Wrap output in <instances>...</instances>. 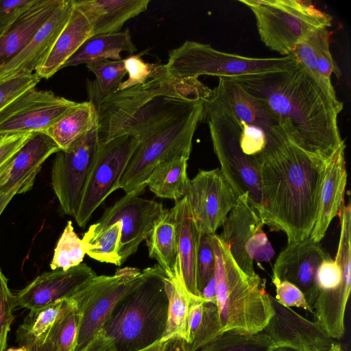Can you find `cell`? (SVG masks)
Segmentation results:
<instances>
[{
  "label": "cell",
  "instance_id": "obj_1",
  "mask_svg": "<svg viewBox=\"0 0 351 351\" xmlns=\"http://www.w3.org/2000/svg\"><path fill=\"white\" fill-rule=\"evenodd\" d=\"M265 101L292 144L328 161L343 144L338 115L343 105L300 62L284 70L228 77Z\"/></svg>",
  "mask_w": 351,
  "mask_h": 351
},
{
  "label": "cell",
  "instance_id": "obj_35",
  "mask_svg": "<svg viewBox=\"0 0 351 351\" xmlns=\"http://www.w3.org/2000/svg\"><path fill=\"white\" fill-rule=\"evenodd\" d=\"M274 348L271 339L263 331L244 334L228 330L219 333L197 351H272Z\"/></svg>",
  "mask_w": 351,
  "mask_h": 351
},
{
  "label": "cell",
  "instance_id": "obj_36",
  "mask_svg": "<svg viewBox=\"0 0 351 351\" xmlns=\"http://www.w3.org/2000/svg\"><path fill=\"white\" fill-rule=\"evenodd\" d=\"M95 247L94 245L80 239L74 231L72 221H68L54 249L50 267L52 270H67L77 266L87 252Z\"/></svg>",
  "mask_w": 351,
  "mask_h": 351
},
{
  "label": "cell",
  "instance_id": "obj_59",
  "mask_svg": "<svg viewBox=\"0 0 351 351\" xmlns=\"http://www.w3.org/2000/svg\"><path fill=\"white\" fill-rule=\"evenodd\" d=\"M6 351H27V350H26L25 348L20 346L19 348H10V349H8Z\"/></svg>",
  "mask_w": 351,
  "mask_h": 351
},
{
  "label": "cell",
  "instance_id": "obj_50",
  "mask_svg": "<svg viewBox=\"0 0 351 351\" xmlns=\"http://www.w3.org/2000/svg\"><path fill=\"white\" fill-rule=\"evenodd\" d=\"M32 133L0 134V172Z\"/></svg>",
  "mask_w": 351,
  "mask_h": 351
},
{
  "label": "cell",
  "instance_id": "obj_9",
  "mask_svg": "<svg viewBox=\"0 0 351 351\" xmlns=\"http://www.w3.org/2000/svg\"><path fill=\"white\" fill-rule=\"evenodd\" d=\"M341 232L335 259L330 256L319 265L316 274L318 289L313 305L315 322L333 339L345 332V312L351 289V210H341Z\"/></svg>",
  "mask_w": 351,
  "mask_h": 351
},
{
  "label": "cell",
  "instance_id": "obj_41",
  "mask_svg": "<svg viewBox=\"0 0 351 351\" xmlns=\"http://www.w3.org/2000/svg\"><path fill=\"white\" fill-rule=\"evenodd\" d=\"M221 332L218 310L215 302L205 300L200 324L189 344L186 343V351H197Z\"/></svg>",
  "mask_w": 351,
  "mask_h": 351
},
{
  "label": "cell",
  "instance_id": "obj_33",
  "mask_svg": "<svg viewBox=\"0 0 351 351\" xmlns=\"http://www.w3.org/2000/svg\"><path fill=\"white\" fill-rule=\"evenodd\" d=\"M188 160L180 156L160 165L147 181L149 190L160 198L175 202L183 198L189 180L186 171Z\"/></svg>",
  "mask_w": 351,
  "mask_h": 351
},
{
  "label": "cell",
  "instance_id": "obj_18",
  "mask_svg": "<svg viewBox=\"0 0 351 351\" xmlns=\"http://www.w3.org/2000/svg\"><path fill=\"white\" fill-rule=\"evenodd\" d=\"M330 256L310 237L287 244L274 265L273 276L298 287L312 308L317 295L316 274L322 262ZM313 310V309H312Z\"/></svg>",
  "mask_w": 351,
  "mask_h": 351
},
{
  "label": "cell",
  "instance_id": "obj_51",
  "mask_svg": "<svg viewBox=\"0 0 351 351\" xmlns=\"http://www.w3.org/2000/svg\"><path fill=\"white\" fill-rule=\"evenodd\" d=\"M166 341H160L141 351H162ZM80 351H117L101 330L98 331Z\"/></svg>",
  "mask_w": 351,
  "mask_h": 351
},
{
  "label": "cell",
  "instance_id": "obj_8",
  "mask_svg": "<svg viewBox=\"0 0 351 351\" xmlns=\"http://www.w3.org/2000/svg\"><path fill=\"white\" fill-rule=\"evenodd\" d=\"M253 12L261 41L283 56L312 32L332 25V16L307 1L298 0H239Z\"/></svg>",
  "mask_w": 351,
  "mask_h": 351
},
{
  "label": "cell",
  "instance_id": "obj_44",
  "mask_svg": "<svg viewBox=\"0 0 351 351\" xmlns=\"http://www.w3.org/2000/svg\"><path fill=\"white\" fill-rule=\"evenodd\" d=\"M14 295L8 287V279L0 269V351H5L8 334L14 319Z\"/></svg>",
  "mask_w": 351,
  "mask_h": 351
},
{
  "label": "cell",
  "instance_id": "obj_7",
  "mask_svg": "<svg viewBox=\"0 0 351 351\" xmlns=\"http://www.w3.org/2000/svg\"><path fill=\"white\" fill-rule=\"evenodd\" d=\"M204 117L202 101L191 112L171 119L141 137L140 144L121 177L119 189L125 194L134 193L139 195L160 165L177 157L189 158L193 136Z\"/></svg>",
  "mask_w": 351,
  "mask_h": 351
},
{
  "label": "cell",
  "instance_id": "obj_34",
  "mask_svg": "<svg viewBox=\"0 0 351 351\" xmlns=\"http://www.w3.org/2000/svg\"><path fill=\"white\" fill-rule=\"evenodd\" d=\"M66 301V299H64L29 311L16 331V341L19 346L45 343L51 328L61 315Z\"/></svg>",
  "mask_w": 351,
  "mask_h": 351
},
{
  "label": "cell",
  "instance_id": "obj_46",
  "mask_svg": "<svg viewBox=\"0 0 351 351\" xmlns=\"http://www.w3.org/2000/svg\"><path fill=\"white\" fill-rule=\"evenodd\" d=\"M239 122L241 128L240 147L243 153L259 162V158L267 145L266 133L261 128Z\"/></svg>",
  "mask_w": 351,
  "mask_h": 351
},
{
  "label": "cell",
  "instance_id": "obj_39",
  "mask_svg": "<svg viewBox=\"0 0 351 351\" xmlns=\"http://www.w3.org/2000/svg\"><path fill=\"white\" fill-rule=\"evenodd\" d=\"M86 65L96 77L95 83L101 98L107 97L117 92L127 73L123 59L103 60Z\"/></svg>",
  "mask_w": 351,
  "mask_h": 351
},
{
  "label": "cell",
  "instance_id": "obj_57",
  "mask_svg": "<svg viewBox=\"0 0 351 351\" xmlns=\"http://www.w3.org/2000/svg\"><path fill=\"white\" fill-rule=\"evenodd\" d=\"M311 351H343L341 344L339 342L333 344L330 348L323 350H311Z\"/></svg>",
  "mask_w": 351,
  "mask_h": 351
},
{
  "label": "cell",
  "instance_id": "obj_12",
  "mask_svg": "<svg viewBox=\"0 0 351 351\" xmlns=\"http://www.w3.org/2000/svg\"><path fill=\"white\" fill-rule=\"evenodd\" d=\"M140 144L135 135L123 134L101 143L99 153L73 215L80 228L86 226L95 210L114 191Z\"/></svg>",
  "mask_w": 351,
  "mask_h": 351
},
{
  "label": "cell",
  "instance_id": "obj_49",
  "mask_svg": "<svg viewBox=\"0 0 351 351\" xmlns=\"http://www.w3.org/2000/svg\"><path fill=\"white\" fill-rule=\"evenodd\" d=\"M37 0H0V33L11 26Z\"/></svg>",
  "mask_w": 351,
  "mask_h": 351
},
{
  "label": "cell",
  "instance_id": "obj_25",
  "mask_svg": "<svg viewBox=\"0 0 351 351\" xmlns=\"http://www.w3.org/2000/svg\"><path fill=\"white\" fill-rule=\"evenodd\" d=\"M346 144L326 162L315 225L310 237L316 243L324 238L328 228L343 206L347 182Z\"/></svg>",
  "mask_w": 351,
  "mask_h": 351
},
{
  "label": "cell",
  "instance_id": "obj_16",
  "mask_svg": "<svg viewBox=\"0 0 351 351\" xmlns=\"http://www.w3.org/2000/svg\"><path fill=\"white\" fill-rule=\"evenodd\" d=\"M184 197L202 234H208L222 226L237 199L219 168L199 170L189 179Z\"/></svg>",
  "mask_w": 351,
  "mask_h": 351
},
{
  "label": "cell",
  "instance_id": "obj_17",
  "mask_svg": "<svg viewBox=\"0 0 351 351\" xmlns=\"http://www.w3.org/2000/svg\"><path fill=\"white\" fill-rule=\"evenodd\" d=\"M269 300L273 315L263 331L269 337L275 347L298 351L323 350L337 342L315 322L282 306L270 294Z\"/></svg>",
  "mask_w": 351,
  "mask_h": 351
},
{
  "label": "cell",
  "instance_id": "obj_11",
  "mask_svg": "<svg viewBox=\"0 0 351 351\" xmlns=\"http://www.w3.org/2000/svg\"><path fill=\"white\" fill-rule=\"evenodd\" d=\"M149 269L126 267L112 276L97 275L70 298L80 317L73 351L82 349L101 329L114 306L143 281Z\"/></svg>",
  "mask_w": 351,
  "mask_h": 351
},
{
  "label": "cell",
  "instance_id": "obj_52",
  "mask_svg": "<svg viewBox=\"0 0 351 351\" xmlns=\"http://www.w3.org/2000/svg\"><path fill=\"white\" fill-rule=\"evenodd\" d=\"M205 300L202 297L191 296L187 318V333L188 341L186 343L189 344L202 321L204 313V304Z\"/></svg>",
  "mask_w": 351,
  "mask_h": 351
},
{
  "label": "cell",
  "instance_id": "obj_23",
  "mask_svg": "<svg viewBox=\"0 0 351 351\" xmlns=\"http://www.w3.org/2000/svg\"><path fill=\"white\" fill-rule=\"evenodd\" d=\"M171 210L176 226L179 274L188 292L201 297L197 289V265L202 234L186 197L176 201Z\"/></svg>",
  "mask_w": 351,
  "mask_h": 351
},
{
  "label": "cell",
  "instance_id": "obj_5",
  "mask_svg": "<svg viewBox=\"0 0 351 351\" xmlns=\"http://www.w3.org/2000/svg\"><path fill=\"white\" fill-rule=\"evenodd\" d=\"M215 257L216 304L221 332H262L273 315L267 293L258 275L250 277L238 266L227 246L213 235Z\"/></svg>",
  "mask_w": 351,
  "mask_h": 351
},
{
  "label": "cell",
  "instance_id": "obj_14",
  "mask_svg": "<svg viewBox=\"0 0 351 351\" xmlns=\"http://www.w3.org/2000/svg\"><path fill=\"white\" fill-rule=\"evenodd\" d=\"M164 209L162 204L156 201L142 198L134 193L125 194L104 210L100 219L89 227L82 239L86 241L106 227L120 223L119 255L121 265L149 237Z\"/></svg>",
  "mask_w": 351,
  "mask_h": 351
},
{
  "label": "cell",
  "instance_id": "obj_2",
  "mask_svg": "<svg viewBox=\"0 0 351 351\" xmlns=\"http://www.w3.org/2000/svg\"><path fill=\"white\" fill-rule=\"evenodd\" d=\"M264 225L282 231L287 244L311 236L326 162L289 141L266 147L259 158Z\"/></svg>",
  "mask_w": 351,
  "mask_h": 351
},
{
  "label": "cell",
  "instance_id": "obj_45",
  "mask_svg": "<svg viewBox=\"0 0 351 351\" xmlns=\"http://www.w3.org/2000/svg\"><path fill=\"white\" fill-rule=\"evenodd\" d=\"M128 77L121 82L118 90H122L145 83L157 71L158 64L145 62L140 54L130 55L123 59Z\"/></svg>",
  "mask_w": 351,
  "mask_h": 351
},
{
  "label": "cell",
  "instance_id": "obj_26",
  "mask_svg": "<svg viewBox=\"0 0 351 351\" xmlns=\"http://www.w3.org/2000/svg\"><path fill=\"white\" fill-rule=\"evenodd\" d=\"M150 0H74L87 19L92 36L120 32L128 20L147 10Z\"/></svg>",
  "mask_w": 351,
  "mask_h": 351
},
{
  "label": "cell",
  "instance_id": "obj_24",
  "mask_svg": "<svg viewBox=\"0 0 351 351\" xmlns=\"http://www.w3.org/2000/svg\"><path fill=\"white\" fill-rule=\"evenodd\" d=\"M59 151L58 145L45 132L32 133L0 172V189L23 182L22 193L29 191L43 164Z\"/></svg>",
  "mask_w": 351,
  "mask_h": 351
},
{
  "label": "cell",
  "instance_id": "obj_42",
  "mask_svg": "<svg viewBox=\"0 0 351 351\" xmlns=\"http://www.w3.org/2000/svg\"><path fill=\"white\" fill-rule=\"evenodd\" d=\"M40 80L35 73L17 75L0 80V112L24 93L35 88Z\"/></svg>",
  "mask_w": 351,
  "mask_h": 351
},
{
  "label": "cell",
  "instance_id": "obj_40",
  "mask_svg": "<svg viewBox=\"0 0 351 351\" xmlns=\"http://www.w3.org/2000/svg\"><path fill=\"white\" fill-rule=\"evenodd\" d=\"M330 33L328 28H319L313 32L317 53V66L322 81L331 89L335 90L331 83V75L341 76V72L335 61L330 50Z\"/></svg>",
  "mask_w": 351,
  "mask_h": 351
},
{
  "label": "cell",
  "instance_id": "obj_21",
  "mask_svg": "<svg viewBox=\"0 0 351 351\" xmlns=\"http://www.w3.org/2000/svg\"><path fill=\"white\" fill-rule=\"evenodd\" d=\"M215 90L228 104L239 121L263 129L267 146L289 141L278 117L267 104L228 77L219 78Z\"/></svg>",
  "mask_w": 351,
  "mask_h": 351
},
{
  "label": "cell",
  "instance_id": "obj_31",
  "mask_svg": "<svg viewBox=\"0 0 351 351\" xmlns=\"http://www.w3.org/2000/svg\"><path fill=\"white\" fill-rule=\"evenodd\" d=\"M97 110L90 101L78 103L44 132L65 151L93 125Z\"/></svg>",
  "mask_w": 351,
  "mask_h": 351
},
{
  "label": "cell",
  "instance_id": "obj_58",
  "mask_svg": "<svg viewBox=\"0 0 351 351\" xmlns=\"http://www.w3.org/2000/svg\"><path fill=\"white\" fill-rule=\"evenodd\" d=\"M272 351H298L294 349H291L286 347H275Z\"/></svg>",
  "mask_w": 351,
  "mask_h": 351
},
{
  "label": "cell",
  "instance_id": "obj_30",
  "mask_svg": "<svg viewBox=\"0 0 351 351\" xmlns=\"http://www.w3.org/2000/svg\"><path fill=\"white\" fill-rule=\"evenodd\" d=\"M165 289L168 299L167 328L162 341L180 339L188 341L187 318L192 296L186 290L177 265L173 273L164 277Z\"/></svg>",
  "mask_w": 351,
  "mask_h": 351
},
{
  "label": "cell",
  "instance_id": "obj_22",
  "mask_svg": "<svg viewBox=\"0 0 351 351\" xmlns=\"http://www.w3.org/2000/svg\"><path fill=\"white\" fill-rule=\"evenodd\" d=\"M73 0H62L53 14L37 30L22 51L0 68V80L21 74H31L47 54L66 23Z\"/></svg>",
  "mask_w": 351,
  "mask_h": 351
},
{
  "label": "cell",
  "instance_id": "obj_32",
  "mask_svg": "<svg viewBox=\"0 0 351 351\" xmlns=\"http://www.w3.org/2000/svg\"><path fill=\"white\" fill-rule=\"evenodd\" d=\"M146 243L149 257L157 261L166 275H171L176 265L178 247L176 226L171 209H164Z\"/></svg>",
  "mask_w": 351,
  "mask_h": 351
},
{
  "label": "cell",
  "instance_id": "obj_55",
  "mask_svg": "<svg viewBox=\"0 0 351 351\" xmlns=\"http://www.w3.org/2000/svg\"><path fill=\"white\" fill-rule=\"evenodd\" d=\"M162 351H186L185 341L180 339L167 341Z\"/></svg>",
  "mask_w": 351,
  "mask_h": 351
},
{
  "label": "cell",
  "instance_id": "obj_20",
  "mask_svg": "<svg viewBox=\"0 0 351 351\" xmlns=\"http://www.w3.org/2000/svg\"><path fill=\"white\" fill-rule=\"evenodd\" d=\"M264 223L257 210L250 202L248 195L239 197L228 213L218 235L227 246L239 268L250 277L258 274L254 269L253 260L247 252L254 237L263 231Z\"/></svg>",
  "mask_w": 351,
  "mask_h": 351
},
{
  "label": "cell",
  "instance_id": "obj_37",
  "mask_svg": "<svg viewBox=\"0 0 351 351\" xmlns=\"http://www.w3.org/2000/svg\"><path fill=\"white\" fill-rule=\"evenodd\" d=\"M79 313L74 302L66 299L64 308L51 328L47 341L58 351H73L79 326Z\"/></svg>",
  "mask_w": 351,
  "mask_h": 351
},
{
  "label": "cell",
  "instance_id": "obj_6",
  "mask_svg": "<svg viewBox=\"0 0 351 351\" xmlns=\"http://www.w3.org/2000/svg\"><path fill=\"white\" fill-rule=\"evenodd\" d=\"M202 103L204 121L208 126L220 170L237 197L247 194L261 217L263 206L260 163L243 153L240 147L241 128L237 118L215 89L212 96Z\"/></svg>",
  "mask_w": 351,
  "mask_h": 351
},
{
  "label": "cell",
  "instance_id": "obj_15",
  "mask_svg": "<svg viewBox=\"0 0 351 351\" xmlns=\"http://www.w3.org/2000/svg\"><path fill=\"white\" fill-rule=\"evenodd\" d=\"M77 104L32 88L0 112V134L44 132Z\"/></svg>",
  "mask_w": 351,
  "mask_h": 351
},
{
  "label": "cell",
  "instance_id": "obj_10",
  "mask_svg": "<svg viewBox=\"0 0 351 351\" xmlns=\"http://www.w3.org/2000/svg\"><path fill=\"white\" fill-rule=\"evenodd\" d=\"M293 55L277 58H251L217 50L209 44L186 40L169 52L165 64L176 78L210 75L234 77L262 72L287 69L295 64Z\"/></svg>",
  "mask_w": 351,
  "mask_h": 351
},
{
  "label": "cell",
  "instance_id": "obj_54",
  "mask_svg": "<svg viewBox=\"0 0 351 351\" xmlns=\"http://www.w3.org/2000/svg\"><path fill=\"white\" fill-rule=\"evenodd\" d=\"M200 296L205 300L216 302V282L215 274L210 278L207 285L202 291Z\"/></svg>",
  "mask_w": 351,
  "mask_h": 351
},
{
  "label": "cell",
  "instance_id": "obj_56",
  "mask_svg": "<svg viewBox=\"0 0 351 351\" xmlns=\"http://www.w3.org/2000/svg\"><path fill=\"white\" fill-rule=\"evenodd\" d=\"M26 348L27 351H58L56 347L50 342L46 341L42 345L29 344L23 346Z\"/></svg>",
  "mask_w": 351,
  "mask_h": 351
},
{
  "label": "cell",
  "instance_id": "obj_19",
  "mask_svg": "<svg viewBox=\"0 0 351 351\" xmlns=\"http://www.w3.org/2000/svg\"><path fill=\"white\" fill-rule=\"evenodd\" d=\"M96 276L86 263L67 270L45 272L14 295L16 306L31 311L69 299Z\"/></svg>",
  "mask_w": 351,
  "mask_h": 351
},
{
  "label": "cell",
  "instance_id": "obj_29",
  "mask_svg": "<svg viewBox=\"0 0 351 351\" xmlns=\"http://www.w3.org/2000/svg\"><path fill=\"white\" fill-rule=\"evenodd\" d=\"M136 51L129 29L90 36L64 63L62 69L103 60H121L122 51L132 55Z\"/></svg>",
  "mask_w": 351,
  "mask_h": 351
},
{
  "label": "cell",
  "instance_id": "obj_28",
  "mask_svg": "<svg viewBox=\"0 0 351 351\" xmlns=\"http://www.w3.org/2000/svg\"><path fill=\"white\" fill-rule=\"evenodd\" d=\"M62 0H37L11 26L0 33V68L14 58Z\"/></svg>",
  "mask_w": 351,
  "mask_h": 351
},
{
  "label": "cell",
  "instance_id": "obj_53",
  "mask_svg": "<svg viewBox=\"0 0 351 351\" xmlns=\"http://www.w3.org/2000/svg\"><path fill=\"white\" fill-rule=\"evenodd\" d=\"M23 182H19L14 186L0 189V216L16 194L22 193Z\"/></svg>",
  "mask_w": 351,
  "mask_h": 351
},
{
  "label": "cell",
  "instance_id": "obj_4",
  "mask_svg": "<svg viewBox=\"0 0 351 351\" xmlns=\"http://www.w3.org/2000/svg\"><path fill=\"white\" fill-rule=\"evenodd\" d=\"M165 272L151 267L147 277L114 306L101 330L117 351H141L162 340L168 299Z\"/></svg>",
  "mask_w": 351,
  "mask_h": 351
},
{
  "label": "cell",
  "instance_id": "obj_27",
  "mask_svg": "<svg viewBox=\"0 0 351 351\" xmlns=\"http://www.w3.org/2000/svg\"><path fill=\"white\" fill-rule=\"evenodd\" d=\"M91 36L92 29L87 19L74 4L66 23L34 73L40 79H49L62 69L64 63Z\"/></svg>",
  "mask_w": 351,
  "mask_h": 351
},
{
  "label": "cell",
  "instance_id": "obj_47",
  "mask_svg": "<svg viewBox=\"0 0 351 351\" xmlns=\"http://www.w3.org/2000/svg\"><path fill=\"white\" fill-rule=\"evenodd\" d=\"M272 282L276 287V300L286 307L302 308L313 313V310L306 302L302 291L293 284L287 280H280L272 277Z\"/></svg>",
  "mask_w": 351,
  "mask_h": 351
},
{
  "label": "cell",
  "instance_id": "obj_38",
  "mask_svg": "<svg viewBox=\"0 0 351 351\" xmlns=\"http://www.w3.org/2000/svg\"><path fill=\"white\" fill-rule=\"evenodd\" d=\"M121 233L120 223H115L103 229L93 237L84 241L86 243L95 246V248L88 250L86 254L99 262L121 266L119 255Z\"/></svg>",
  "mask_w": 351,
  "mask_h": 351
},
{
  "label": "cell",
  "instance_id": "obj_48",
  "mask_svg": "<svg viewBox=\"0 0 351 351\" xmlns=\"http://www.w3.org/2000/svg\"><path fill=\"white\" fill-rule=\"evenodd\" d=\"M313 32L297 45L291 54H293L296 58L297 60L302 64L333 95H336L335 90H331L322 81L318 73L317 53Z\"/></svg>",
  "mask_w": 351,
  "mask_h": 351
},
{
  "label": "cell",
  "instance_id": "obj_43",
  "mask_svg": "<svg viewBox=\"0 0 351 351\" xmlns=\"http://www.w3.org/2000/svg\"><path fill=\"white\" fill-rule=\"evenodd\" d=\"M213 235L202 234L201 237L197 265V284L199 295L215 274Z\"/></svg>",
  "mask_w": 351,
  "mask_h": 351
},
{
  "label": "cell",
  "instance_id": "obj_3",
  "mask_svg": "<svg viewBox=\"0 0 351 351\" xmlns=\"http://www.w3.org/2000/svg\"><path fill=\"white\" fill-rule=\"evenodd\" d=\"M213 89L198 77L176 78L165 64L145 83L118 90L101 98L97 93L89 95L97 110L101 143L123 134L138 139L160 124L193 110Z\"/></svg>",
  "mask_w": 351,
  "mask_h": 351
},
{
  "label": "cell",
  "instance_id": "obj_13",
  "mask_svg": "<svg viewBox=\"0 0 351 351\" xmlns=\"http://www.w3.org/2000/svg\"><path fill=\"white\" fill-rule=\"evenodd\" d=\"M100 141L97 117L91 128L65 151L56 154L51 184L63 213L73 216L96 161Z\"/></svg>",
  "mask_w": 351,
  "mask_h": 351
}]
</instances>
